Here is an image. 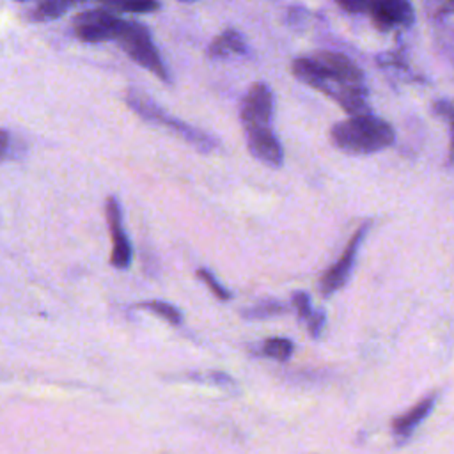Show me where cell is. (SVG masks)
Wrapping results in <instances>:
<instances>
[{"label":"cell","instance_id":"15","mask_svg":"<svg viewBox=\"0 0 454 454\" xmlns=\"http://www.w3.org/2000/svg\"><path fill=\"white\" fill-rule=\"evenodd\" d=\"M99 4L106 5V7H114L119 11H128V12H153L160 7V4L156 0H98Z\"/></svg>","mask_w":454,"mask_h":454},{"label":"cell","instance_id":"3","mask_svg":"<svg viewBox=\"0 0 454 454\" xmlns=\"http://www.w3.org/2000/svg\"><path fill=\"white\" fill-rule=\"evenodd\" d=\"M126 101L128 105L140 115L144 117L145 121H151V122H161L168 128H172L174 131H177V135H181L184 140H188L190 144H193L197 149L200 151H211L215 147V140L209 138L206 133L181 122L179 119H174L170 115H167L156 103H153L151 99H147L145 96H142L140 92H135L131 90L128 96H126Z\"/></svg>","mask_w":454,"mask_h":454},{"label":"cell","instance_id":"12","mask_svg":"<svg viewBox=\"0 0 454 454\" xmlns=\"http://www.w3.org/2000/svg\"><path fill=\"white\" fill-rule=\"evenodd\" d=\"M245 51V41L243 37L236 32V30H225L220 35H216L209 48H207V55L211 59H225L231 55H238Z\"/></svg>","mask_w":454,"mask_h":454},{"label":"cell","instance_id":"14","mask_svg":"<svg viewBox=\"0 0 454 454\" xmlns=\"http://www.w3.org/2000/svg\"><path fill=\"white\" fill-rule=\"evenodd\" d=\"M85 0H37L35 18L37 20H53L62 16L73 4H82Z\"/></svg>","mask_w":454,"mask_h":454},{"label":"cell","instance_id":"18","mask_svg":"<svg viewBox=\"0 0 454 454\" xmlns=\"http://www.w3.org/2000/svg\"><path fill=\"white\" fill-rule=\"evenodd\" d=\"M197 277L209 287V291H211L216 298H220V300H229V298H231V293L213 277L211 271L200 268V270H197Z\"/></svg>","mask_w":454,"mask_h":454},{"label":"cell","instance_id":"19","mask_svg":"<svg viewBox=\"0 0 454 454\" xmlns=\"http://www.w3.org/2000/svg\"><path fill=\"white\" fill-rule=\"evenodd\" d=\"M284 310V307L280 303H264V305H257L250 310H245V317L250 319H261V317H268V316H275L280 314Z\"/></svg>","mask_w":454,"mask_h":454},{"label":"cell","instance_id":"21","mask_svg":"<svg viewBox=\"0 0 454 454\" xmlns=\"http://www.w3.org/2000/svg\"><path fill=\"white\" fill-rule=\"evenodd\" d=\"M339 5L349 12H362L371 11V5L374 0H337Z\"/></svg>","mask_w":454,"mask_h":454},{"label":"cell","instance_id":"1","mask_svg":"<svg viewBox=\"0 0 454 454\" xmlns=\"http://www.w3.org/2000/svg\"><path fill=\"white\" fill-rule=\"evenodd\" d=\"M332 140L337 147L348 153H374L392 144V128L371 115H356L332 128Z\"/></svg>","mask_w":454,"mask_h":454},{"label":"cell","instance_id":"22","mask_svg":"<svg viewBox=\"0 0 454 454\" xmlns=\"http://www.w3.org/2000/svg\"><path fill=\"white\" fill-rule=\"evenodd\" d=\"M325 325V314L323 312H312V316L309 317V330L312 337H317L321 328Z\"/></svg>","mask_w":454,"mask_h":454},{"label":"cell","instance_id":"13","mask_svg":"<svg viewBox=\"0 0 454 454\" xmlns=\"http://www.w3.org/2000/svg\"><path fill=\"white\" fill-rule=\"evenodd\" d=\"M293 73L296 74L298 80L305 82L307 85L326 90L328 78L325 76L323 69L319 67V64L314 59H296L293 62Z\"/></svg>","mask_w":454,"mask_h":454},{"label":"cell","instance_id":"11","mask_svg":"<svg viewBox=\"0 0 454 454\" xmlns=\"http://www.w3.org/2000/svg\"><path fill=\"white\" fill-rule=\"evenodd\" d=\"M434 404V395H427L422 401H419L411 410H408L404 415L397 417L394 420V434L397 438H408L413 429L429 415Z\"/></svg>","mask_w":454,"mask_h":454},{"label":"cell","instance_id":"25","mask_svg":"<svg viewBox=\"0 0 454 454\" xmlns=\"http://www.w3.org/2000/svg\"><path fill=\"white\" fill-rule=\"evenodd\" d=\"M20 2H21V0H20Z\"/></svg>","mask_w":454,"mask_h":454},{"label":"cell","instance_id":"20","mask_svg":"<svg viewBox=\"0 0 454 454\" xmlns=\"http://www.w3.org/2000/svg\"><path fill=\"white\" fill-rule=\"evenodd\" d=\"M293 303L300 314V317L303 319H309L312 316V309H310V301H309V296L305 293H296L293 296Z\"/></svg>","mask_w":454,"mask_h":454},{"label":"cell","instance_id":"5","mask_svg":"<svg viewBox=\"0 0 454 454\" xmlns=\"http://www.w3.org/2000/svg\"><path fill=\"white\" fill-rule=\"evenodd\" d=\"M273 112V96L266 83H254L241 103V122L245 131L270 128Z\"/></svg>","mask_w":454,"mask_h":454},{"label":"cell","instance_id":"10","mask_svg":"<svg viewBox=\"0 0 454 454\" xmlns=\"http://www.w3.org/2000/svg\"><path fill=\"white\" fill-rule=\"evenodd\" d=\"M371 14L381 28H390L395 23L410 20V5L406 0H374Z\"/></svg>","mask_w":454,"mask_h":454},{"label":"cell","instance_id":"9","mask_svg":"<svg viewBox=\"0 0 454 454\" xmlns=\"http://www.w3.org/2000/svg\"><path fill=\"white\" fill-rule=\"evenodd\" d=\"M247 144H248L250 153L257 160H261L268 165H273V167H278L282 163V158H284L282 147L270 128L247 131Z\"/></svg>","mask_w":454,"mask_h":454},{"label":"cell","instance_id":"16","mask_svg":"<svg viewBox=\"0 0 454 454\" xmlns=\"http://www.w3.org/2000/svg\"><path fill=\"white\" fill-rule=\"evenodd\" d=\"M140 307L154 312L156 316L163 317L167 323L170 325H181L183 323V316L179 312V309H176L174 305L167 303V301H160V300H151L145 303H140Z\"/></svg>","mask_w":454,"mask_h":454},{"label":"cell","instance_id":"6","mask_svg":"<svg viewBox=\"0 0 454 454\" xmlns=\"http://www.w3.org/2000/svg\"><path fill=\"white\" fill-rule=\"evenodd\" d=\"M106 218L108 229L112 234V254L110 262L115 268H128L131 262V245L126 238V232L121 223V209L114 197L106 199Z\"/></svg>","mask_w":454,"mask_h":454},{"label":"cell","instance_id":"7","mask_svg":"<svg viewBox=\"0 0 454 454\" xmlns=\"http://www.w3.org/2000/svg\"><path fill=\"white\" fill-rule=\"evenodd\" d=\"M314 60H316V62L319 64V67L323 69L325 76L328 78V83H330V82H337V83H340V85H353V87H358L360 78H362V73H360V69H358L351 60H348L344 55L326 51V53H319ZM326 87H328V85H326Z\"/></svg>","mask_w":454,"mask_h":454},{"label":"cell","instance_id":"24","mask_svg":"<svg viewBox=\"0 0 454 454\" xmlns=\"http://www.w3.org/2000/svg\"><path fill=\"white\" fill-rule=\"evenodd\" d=\"M181 2H192V0H181Z\"/></svg>","mask_w":454,"mask_h":454},{"label":"cell","instance_id":"23","mask_svg":"<svg viewBox=\"0 0 454 454\" xmlns=\"http://www.w3.org/2000/svg\"><path fill=\"white\" fill-rule=\"evenodd\" d=\"M7 147H9V135H7V131L0 129V160L5 156Z\"/></svg>","mask_w":454,"mask_h":454},{"label":"cell","instance_id":"4","mask_svg":"<svg viewBox=\"0 0 454 454\" xmlns=\"http://www.w3.org/2000/svg\"><path fill=\"white\" fill-rule=\"evenodd\" d=\"M122 20L108 9H89L74 16L73 28L80 41L101 43L117 37Z\"/></svg>","mask_w":454,"mask_h":454},{"label":"cell","instance_id":"2","mask_svg":"<svg viewBox=\"0 0 454 454\" xmlns=\"http://www.w3.org/2000/svg\"><path fill=\"white\" fill-rule=\"evenodd\" d=\"M115 41L135 62H138L142 67L153 71L160 80L168 82V73L165 69V64H163L156 46L151 41L149 30L144 25L122 20Z\"/></svg>","mask_w":454,"mask_h":454},{"label":"cell","instance_id":"17","mask_svg":"<svg viewBox=\"0 0 454 454\" xmlns=\"http://www.w3.org/2000/svg\"><path fill=\"white\" fill-rule=\"evenodd\" d=\"M293 342L287 340V339H282V337H273V339H268L262 346V351L266 356L270 358H275V360H287L291 355H293Z\"/></svg>","mask_w":454,"mask_h":454},{"label":"cell","instance_id":"8","mask_svg":"<svg viewBox=\"0 0 454 454\" xmlns=\"http://www.w3.org/2000/svg\"><path fill=\"white\" fill-rule=\"evenodd\" d=\"M362 232L364 231H358L351 241L348 243L346 250L342 252V255L339 257V261L323 275L321 278V293L326 296V294H332L333 291H337L348 278L349 271H351V266H353V261H355V254H356V247L362 239Z\"/></svg>","mask_w":454,"mask_h":454}]
</instances>
